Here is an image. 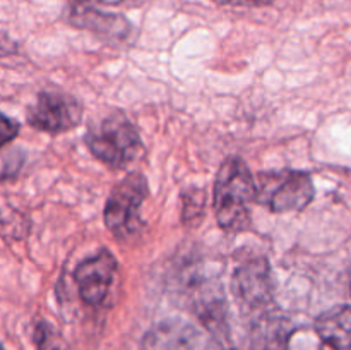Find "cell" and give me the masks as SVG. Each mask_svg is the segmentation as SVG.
Listing matches in <instances>:
<instances>
[{
    "label": "cell",
    "mask_w": 351,
    "mask_h": 350,
    "mask_svg": "<svg viewBox=\"0 0 351 350\" xmlns=\"http://www.w3.org/2000/svg\"><path fill=\"white\" fill-rule=\"evenodd\" d=\"M256 196V178L245 161L237 156L223 161L215 180V213L219 226L226 232L249 230Z\"/></svg>",
    "instance_id": "1"
},
{
    "label": "cell",
    "mask_w": 351,
    "mask_h": 350,
    "mask_svg": "<svg viewBox=\"0 0 351 350\" xmlns=\"http://www.w3.org/2000/svg\"><path fill=\"white\" fill-rule=\"evenodd\" d=\"M84 143L101 163L112 168L129 165L143 148L136 126L120 112H112L93 122L86 130Z\"/></svg>",
    "instance_id": "2"
},
{
    "label": "cell",
    "mask_w": 351,
    "mask_h": 350,
    "mask_svg": "<svg viewBox=\"0 0 351 350\" xmlns=\"http://www.w3.org/2000/svg\"><path fill=\"white\" fill-rule=\"evenodd\" d=\"M256 201L273 213H291L307 208L315 196L314 182L307 172L269 170L257 177Z\"/></svg>",
    "instance_id": "3"
},
{
    "label": "cell",
    "mask_w": 351,
    "mask_h": 350,
    "mask_svg": "<svg viewBox=\"0 0 351 350\" xmlns=\"http://www.w3.org/2000/svg\"><path fill=\"white\" fill-rule=\"evenodd\" d=\"M149 189L143 174H129L110 192L105 205V225L117 239L127 240L139 232L141 208Z\"/></svg>",
    "instance_id": "4"
},
{
    "label": "cell",
    "mask_w": 351,
    "mask_h": 350,
    "mask_svg": "<svg viewBox=\"0 0 351 350\" xmlns=\"http://www.w3.org/2000/svg\"><path fill=\"white\" fill-rule=\"evenodd\" d=\"M143 350H223L209 329L182 318L156 323L144 335Z\"/></svg>",
    "instance_id": "5"
},
{
    "label": "cell",
    "mask_w": 351,
    "mask_h": 350,
    "mask_svg": "<svg viewBox=\"0 0 351 350\" xmlns=\"http://www.w3.org/2000/svg\"><path fill=\"white\" fill-rule=\"evenodd\" d=\"M82 106L74 96L60 91H43L27 108V124L36 130L62 134L81 124Z\"/></svg>",
    "instance_id": "6"
},
{
    "label": "cell",
    "mask_w": 351,
    "mask_h": 350,
    "mask_svg": "<svg viewBox=\"0 0 351 350\" xmlns=\"http://www.w3.org/2000/svg\"><path fill=\"white\" fill-rule=\"evenodd\" d=\"M232 288L240 304H245V307L254 311L259 309L267 312L266 309L273 305L274 299L273 271L267 259L256 257L240 264L233 273Z\"/></svg>",
    "instance_id": "7"
},
{
    "label": "cell",
    "mask_w": 351,
    "mask_h": 350,
    "mask_svg": "<svg viewBox=\"0 0 351 350\" xmlns=\"http://www.w3.org/2000/svg\"><path fill=\"white\" fill-rule=\"evenodd\" d=\"M117 273V259L108 249H101L77 264L74 280L81 299L88 305H101L106 301Z\"/></svg>",
    "instance_id": "8"
},
{
    "label": "cell",
    "mask_w": 351,
    "mask_h": 350,
    "mask_svg": "<svg viewBox=\"0 0 351 350\" xmlns=\"http://www.w3.org/2000/svg\"><path fill=\"white\" fill-rule=\"evenodd\" d=\"M69 23L81 30H88L110 40H125L132 31V24L120 14L103 12L86 3L72 5L67 16Z\"/></svg>",
    "instance_id": "9"
},
{
    "label": "cell",
    "mask_w": 351,
    "mask_h": 350,
    "mask_svg": "<svg viewBox=\"0 0 351 350\" xmlns=\"http://www.w3.org/2000/svg\"><path fill=\"white\" fill-rule=\"evenodd\" d=\"M315 331L335 350H351V305H335L315 319Z\"/></svg>",
    "instance_id": "10"
},
{
    "label": "cell",
    "mask_w": 351,
    "mask_h": 350,
    "mask_svg": "<svg viewBox=\"0 0 351 350\" xmlns=\"http://www.w3.org/2000/svg\"><path fill=\"white\" fill-rule=\"evenodd\" d=\"M34 343L38 350H71L64 336L48 321H40L34 328Z\"/></svg>",
    "instance_id": "11"
},
{
    "label": "cell",
    "mask_w": 351,
    "mask_h": 350,
    "mask_svg": "<svg viewBox=\"0 0 351 350\" xmlns=\"http://www.w3.org/2000/svg\"><path fill=\"white\" fill-rule=\"evenodd\" d=\"M206 205V192L201 189H191L184 198V222L194 225L202 218Z\"/></svg>",
    "instance_id": "12"
},
{
    "label": "cell",
    "mask_w": 351,
    "mask_h": 350,
    "mask_svg": "<svg viewBox=\"0 0 351 350\" xmlns=\"http://www.w3.org/2000/svg\"><path fill=\"white\" fill-rule=\"evenodd\" d=\"M19 129L21 126L16 120L0 112V148L7 146L10 141L16 139L17 134H19Z\"/></svg>",
    "instance_id": "13"
},
{
    "label": "cell",
    "mask_w": 351,
    "mask_h": 350,
    "mask_svg": "<svg viewBox=\"0 0 351 350\" xmlns=\"http://www.w3.org/2000/svg\"><path fill=\"white\" fill-rule=\"evenodd\" d=\"M211 2L230 7H266L271 5L274 0H211Z\"/></svg>",
    "instance_id": "14"
},
{
    "label": "cell",
    "mask_w": 351,
    "mask_h": 350,
    "mask_svg": "<svg viewBox=\"0 0 351 350\" xmlns=\"http://www.w3.org/2000/svg\"><path fill=\"white\" fill-rule=\"evenodd\" d=\"M79 3H99V5H120L123 0H75Z\"/></svg>",
    "instance_id": "15"
},
{
    "label": "cell",
    "mask_w": 351,
    "mask_h": 350,
    "mask_svg": "<svg viewBox=\"0 0 351 350\" xmlns=\"http://www.w3.org/2000/svg\"><path fill=\"white\" fill-rule=\"evenodd\" d=\"M350 288H351V271H350Z\"/></svg>",
    "instance_id": "16"
},
{
    "label": "cell",
    "mask_w": 351,
    "mask_h": 350,
    "mask_svg": "<svg viewBox=\"0 0 351 350\" xmlns=\"http://www.w3.org/2000/svg\"><path fill=\"white\" fill-rule=\"evenodd\" d=\"M0 350H3V349H2V347H0Z\"/></svg>",
    "instance_id": "17"
}]
</instances>
